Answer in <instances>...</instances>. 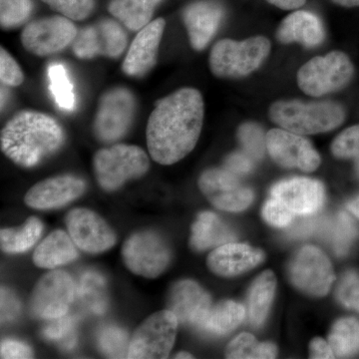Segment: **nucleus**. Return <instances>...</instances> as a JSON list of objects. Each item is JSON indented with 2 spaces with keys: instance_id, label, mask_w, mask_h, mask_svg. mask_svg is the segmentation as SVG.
Instances as JSON below:
<instances>
[{
  "instance_id": "1",
  "label": "nucleus",
  "mask_w": 359,
  "mask_h": 359,
  "mask_svg": "<svg viewBox=\"0 0 359 359\" xmlns=\"http://www.w3.org/2000/svg\"><path fill=\"white\" fill-rule=\"evenodd\" d=\"M204 100L199 90L182 88L157 101L147 124V146L158 164L173 165L197 145L203 122Z\"/></svg>"
},
{
  "instance_id": "2",
  "label": "nucleus",
  "mask_w": 359,
  "mask_h": 359,
  "mask_svg": "<svg viewBox=\"0 0 359 359\" xmlns=\"http://www.w3.org/2000/svg\"><path fill=\"white\" fill-rule=\"evenodd\" d=\"M65 139L62 127L53 117L23 110L6 123L0 143L6 157L21 167L32 168L57 152Z\"/></svg>"
},
{
  "instance_id": "3",
  "label": "nucleus",
  "mask_w": 359,
  "mask_h": 359,
  "mask_svg": "<svg viewBox=\"0 0 359 359\" xmlns=\"http://www.w3.org/2000/svg\"><path fill=\"white\" fill-rule=\"evenodd\" d=\"M269 118L280 128L299 135L325 133L337 129L346 119V110L334 101H276Z\"/></svg>"
},
{
  "instance_id": "4",
  "label": "nucleus",
  "mask_w": 359,
  "mask_h": 359,
  "mask_svg": "<svg viewBox=\"0 0 359 359\" xmlns=\"http://www.w3.org/2000/svg\"><path fill=\"white\" fill-rule=\"evenodd\" d=\"M271 52V42L264 36L250 37L243 41L223 39L217 42L210 53V68L219 78H240L261 67Z\"/></svg>"
},
{
  "instance_id": "5",
  "label": "nucleus",
  "mask_w": 359,
  "mask_h": 359,
  "mask_svg": "<svg viewBox=\"0 0 359 359\" xmlns=\"http://www.w3.org/2000/svg\"><path fill=\"white\" fill-rule=\"evenodd\" d=\"M93 167L99 185L112 192L147 173L150 160L138 146L117 144L99 150L94 156Z\"/></svg>"
},
{
  "instance_id": "6",
  "label": "nucleus",
  "mask_w": 359,
  "mask_h": 359,
  "mask_svg": "<svg viewBox=\"0 0 359 359\" xmlns=\"http://www.w3.org/2000/svg\"><path fill=\"white\" fill-rule=\"evenodd\" d=\"M353 75L351 58L344 52L332 51L302 65L297 72V84L306 95L323 97L344 88Z\"/></svg>"
},
{
  "instance_id": "7",
  "label": "nucleus",
  "mask_w": 359,
  "mask_h": 359,
  "mask_svg": "<svg viewBox=\"0 0 359 359\" xmlns=\"http://www.w3.org/2000/svg\"><path fill=\"white\" fill-rule=\"evenodd\" d=\"M136 98L128 88L115 87L106 91L99 100L93 131L103 143H114L125 136L136 114Z\"/></svg>"
},
{
  "instance_id": "8",
  "label": "nucleus",
  "mask_w": 359,
  "mask_h": 359,
  "mask_svg": "<svg viewBox=\"0 0 359 359\" xmlns=\"http://www.w3.org/2000/svg\"><path fill=\"white\" fill-rule=\"evenodd\" d=\"M179 320L169 309L143 321L130 340L128 358H167L176 339Z\"/></svg>"
},
{
  "instance_id": "9",
  "label": "nucleus",
  "mask_w": 359,
  "mask_h": 359,
  "mask_svg": "<svg viewBox=\"0 0 359 359\" xmlns=\"http://www.w3.org/2000/svg\"><path fill=\"white\" fill-rule=\"evenodd\" d=\"M122 257L135 275L155 278L169 266L171 252L155 231H142L133 233L123 245Z\"/></svg>"
},
{
  "instance_id": "10",
  "label": "nucleus",
  "mask_w": 359,
  "mask_h": 359,
  "mask_svg": "<svg viewBox=\"0 0 359 359\" xmlns=\"http://www.w3.org/2000/svg\"><path fill=\"white\" fill-rule=\"evenodd\" d=\"M292 285L311 297H325L334 283L335 276L328 257L318 248L306 245L297 250L289 264Z\"/></svg>"
},
{
  "instance_id": "11",
  "label": "nucleus",
  "mask_w": 359,
  "mask_h": 359,
  "mask_svg": "<svg viewBox=\"0 0 359 359\" xmlns=\"http://www.w3.org/2000/svg\"><path fill=\"white\" fill-rule=\"evenodd\" d=\"M78 29L72 20L63 15L39 18L28 23L21 33L25 50L45 57L65 50L73 43Z\"/></svg>"
},
{
  "instance_id": "12",
  "label": "nucleus",
  "mask_w": 359,
  "mask_h": 359,
  "mask_svg": "<svg viewBox=\"0 0 359 359\" xmlns=\"http://www.w3.org/2000/svg\"><path fill=\"white\" fill-rule=\"evenodd\" d=\"M128 44V35L117 21L104 18L93 25L78 30L73 41L72 51L80 59L97 56L118 58Z\"/></svg>"
},
{
  "instance_id": "13",
  "label": "nucleus",
  "mask_w": 359,
  "mask_h": 359,
  "mask_svg": "<svg viewBox=\"0 0 359 359\" xmlns=\"http://www.w3.org/2000/svg\"><path fill=\"white\" fill-rule=\"evenodd\" d=\"M76 287L63 271H53L42 276L35 285L30 309L36 318L53 320L67 314L75 299Z\"/></svg>"
},
{
  "instance_id": "14",
  "label": "nucleus",
  "mask_w": 359,
  "mask_h": 359,
  "mask_svg": "<svg viewBox=\"0 0 359 359\" xmlns=\"http://www.w3.org/2000/svg\"><path fill=\"white\" fill-rule=\"evenodd\" d=\"M199 187L205 198L223 211H244L254 200V193L249 187L226 168L205 171L201 175Z\"/></svg>"
},
{
  "instance_id": "15",
  "label": "nucleus",
  "mask_w": 359,
  "mask_h": 359,
  "mask_svg": "<svg viewBox=\"0 0 359 359\" xmlns=\"http://www.w3.org/2000/svg\"><path fill=\"white\" fill-rule=\"evenodd\" d=\"M266 150L276 164L285 168L313 172L320 167L321 162L320 154L304 135L283 128L268 132Z\"/></svg>"
},
{
  "instance_id": "16",
  "label": "nucleus",
  "mask_w": 359,
  "mask_h": 359,
  "mask_svg": "<svg viewBox=\"0 0 359 359\" xmlns=\"http://www.w3.org/2000/svg\"><path fill=\"white\" fill-rule=\"evenodd\" d=\"M66 226L73 242L84 252L99 254L115 245L114 231L95 212L72 210L66 217Z\"/></svg>"
},
{
  "instance_id": "17",
  "label": "nucleus",
  "mask_w": 359,
  "mask_h": 359,
  "mask_svg": "<svg viewBox=\"0 0 359 359\" xmlns=\"http://www.w3.org/2000/svg\"><path fill=\"white\" fill-rule=\"evenodd\" d=\"M271 197L299 216H311L320 211L325 199V188L318 180L295 177L278 182L271 191Z\"/></svg>"
},
{
  "instance_id": "18",
  "label": "nucleus",
  "mask_w": 359,
  "mask_h": 359,
  "mask_svg": "<svg viewBox=\"0 0 359 359\" xmlns=\"http://www.w3.org/2000/svg\"><path fill=\"white\" fill-rule=\"evenodd\" d=\"M86 184L79 177L66 174L39 182L25 196L26 205L32 209L50 210L63 207L84 193Z\"/></svg>"
},
{
  "instance_id": "19",
  "label": "nucleus",
  "mask_w": 359,
  "mask_h": 359,
  "mask_svg": "<svg viewBox=\"0 0 359 359\" xmlns=\"http://www.w3.org/2000/svg\"><path fill=\"white\" fill-rule=\"evenodd\" d=\"M165 25L166 22L163 18H157L136 35L122 65L123 72L127 76L142 77L154 67Z\"/></svg>"
},
{
  "instance_id": "20",
  "label": "nucleus",
  "mask_w": 359,
  "mask_h": 359,
  "mask_svg": "<svg viewBox=\"0 0 359 359\" xmlns=\"http://www.w3.org/2000/svg\"><path fill=\"white\" fill-rule=\"evenodd\" d=\"M168 306L177 316L179 323L199 330L212 308V299L197 283L181 280L172 287Z\"/></svg>"
},
{
  "instance_id": "21",
  "label": "nucleus",
  "mask_w": 359,
  "mask_h": 359,
  "mask_svg": "<svg viewBox=\"0 0 359 359\" xmlns=\"http://www.w3.org/2000/svg\"><path fill=\"white\" fill-rule=\"evenodd\" d=\"M224 18V9L218 4L199 1L187 6L183 20L191 46L195 50H203L214 39Z\"/></svg>"
},
{
  "instance_id": "22",
  "label": "nucleus",
  "mask_w": 359,
  "mask_h": 359,
  "mask_svg": "<svg viewBox=\"0 0 359 359\" xmlns=\"http://www.w3.org/2000/svg\"><path fill=\"white\" fill-rule=\"evenodd\" d=\"M264 252L245 244L219 245L208 257V266L222 276H235L250 271L264 261Z\"/></svg>"
},
{
  "instance_id": "23",
  "label": "nucleus",
  "mask_w": 359,
  "mask_h": 359,
  "mask_svg": "<svg viewBox=\"0 0 359 359\" xmlns=\"http://www.w3.org/2000/svg\"><path fill=\"white\" fill-rule=\"evenodd\" d=\"M325 32L320 18L309 11H297L290 14L278 26L276 39L282 43H299L316 47L323 43Z\"/></svg>"
},
{
  "instance_id": "24",
  "label": "nucleus",
  "mask_w": 359,
  "mask_h": 359,
  "mask_svg": "<svg viewBox=\"0 0 359 359\" xmlns=\"http://www.w3.org/2000/svg\"><path fill=\"white\" fill-rule=\"evenodd\" d=\"M76 247L69 233L62 230L54 231L36 248L33 262L39 268H57L77 259Z\"/></svg>"
},
{
  "instance_id": "25",
  "label": "nucleus",
  "mask_w": 359,
  "mask_h": 359,
  "mask_svg": "<svg viewBox=\"0 0 359 359\" xmlns=\"http://www.w3.org/2000/svg\"><path fill=\"white\" fill-rule=\"evenodd\" d=\"M235 240L236 235L233 230L214 212H202L192 226L190 243L196 250L218 248Z\"/></svg>"
},
{
  "instance_id": "26",
  "label": "nucleus",
  "mask_w": 359,
  "mask_h": 359,
  "mask_svg": "<svg viewBox=\"0 0 359 359\" xmlns=\"http://www.w3.org/2000/svg\"><path fill=\"white\" fill-rule=\"evenodd\" d=\"M316 226L337 256L347 254L359 233L358 226L346 212H340L320 223L316 222Z\"/></svg>"
},
{
  "instance_id": "27",
  "label": "nucleus",
  "mask_w": 359,
  "mask_h": 359,
  "mask_svg": "<svg viewBox=\"0 0 359 359\" xmlns=\"http://www.w3.org/2000/svg\"><path fill=\"white\" fill-rule=\"evenodd\" d=\"M163 0H112L110 13L132 32H140L152 21Z\"/></svg>"
},
{
  "instance_id": "28",
  "label": "nucleus",
  "mask_w": 359,
  "mask_h": 359,
  "mask_svg": "<svg viewBox=\"0 0 359 359\" xmlns=\"http://www.w3.org/2000/svg\"><path fill=\"white\" fill-rule=\"evenodd\" d=\"M276 287V276L271 271H264L252 283L248 299V313L252 327H261L266 320L275 297Z\"/></svg>"
},
{
  "instance_id": "29",
  "label": "nucleus",
  "mask_w": 359,
  "mask_h": 359,
  "mask_svg": "<svg viewBox=\"0 0 359 359\" xmlns=\"http://www.w3.org/2000/svg\"><path fill=\"white\" fill-rule=\"evenodd\" d=\"M245 316L244 306L226 301L212 306L199 330L208 334L222 335L231 332L243 323Z\"/></svg>"
},
{
  "instance_id": "30",
  "label": "nucleus",
  "mask_w": 359,
  "mask_h": 359,
  "mask_svg": "<svg viewBox=\"0 0 359 359\" xmlns=\"http://www.w3.org/2000/svg\"><path fill=\"white\" fill-rule=\"evenodd\" d=\"M76 294L83 308L90 313L101 316L107 311V283L100 273H85L76 287Z\"/></svg>"
},
{
  "instance_id": "31",
  "label": "nucleus",
  "mask_w": 359,
  "mask_h": 359,
  "mask_svg": "<svg viewBox=\"0 0 359 359\" xmlns=\"http://www.w3.org/2000/svg\"><path fill=\"white\" fill-rule=\"evenodd\" d=\"M43 231V224L39 219L32 217L20 229H2L0 233V245L4 252L21 254L27 252L36 244Z\"/></svg>"
},
{
  "instance_id": "32",
  "label": "nucleus",
  "mask_w": 359,
  "mask_h": 359,
  "mask_svg": "<svg viewBox=\"0 0 359 359\" xmlns=\"http://www.w3.org/2000/svg\"><path fill=\"white\" fill-rule=\"evenodd\" d=\"M328 342L335 358H348L359 353V321L341 318L334 323Z\"/></svg>"
},
{
  "instance_id": "33",
  "label": "nucleus",
  "mask_w": 359,
  "mask_h": 359,
  "mask_svg": "<svg viewBox=\"0 0 359 359\" xmlns=\"http://www.w3.org/2000/svg\"><path fill=\"white\" fill-rule=\"evenodd\" d=\"M276 346L269 342H259L250 334H242L231 340L226 347V358H275Z\"/></svg>"
},
{
  "instance_id": "34",
  "label": "nucleus",
  "mask_w": 359,
  "mask_h": 359,
  "mask_svg": "<svg viewBox=\"0 0 359 359\" xmlns=\"http://www.w3.org/2000/svg\"><path fill=\"white\" fill-rule=\"evenodd\" d=\"M48 79L51 94L59 108L65 111L74 110V87L65 66L61 63H51L48 67Z\"/></svg>"
},
{
  "instance_id": "35",
  "label": "nucleus",
  "mask_w": 359,
  "mask_h": 359,
  "mask_svg": "<svg viewBox=\"0 0 359 359\" xmlns=\"http://www.w3.org/2000/svg\"><path fill=\"white\" fill-rule=\"evenodd\" d=\"M100 351L111 358H128L130 340L122 328L106 327L98 334Z\"/></svg>"
},
{
  "instance_id": "36",
  "label": "nucleus",
  "mask_w": 359,
  "mask_h": 359,
  "mask_svg": "<svg viewBox=\"0 0 359 359\" xmlns=\"http://www.w3.org/2000/svg\"><path fill=\"white\" fill-rule=\"evenodd\" d=\"M50 323L44 328L45 339L58 342L66 349L73 348L76 346V318L73 316H61L53 318Z\"/></svg>"
},
{
  "instance_id": "37",
  "label": "nucleus",
  "mask_w": 359,
  "mask_h": 359,
  "mask_svg": "<svg viewBox=\"0 0 359 359\" xmlns=\"http://www.w3.org/2000/svg\"><path fill=\"white\" fill-rule=\"evenodd\" d=\"M32 0H0V25L4 29L18 27L29 18Z\"/></svg>"
},
{
  "instance_id": "38",
  "label": "nucleus",
  "mask_w": 359,
  "mask_h": 359,
  "mask_svg": "<svg viewBox=\"0 0 359 359\" xmlns=\"http://www.w3.org/2000/svg\"><path fill=\"white\" fill-rule=\"evenodd\" d=\"M238 138L245 153L254 160L264 157L266 150V135L256 123H245L238 128Z\"/></svg>"
},
{
  "instance_id": "39",
  "label": "nucleus",
  "mask_w": 359,
  "mask_h": 359,
  "mask_svg": "<svg viewBox=\"0 0 359 359\" xmlns=\"http://www.w3.org/2000/svg\"><path fill=\"white\" fill-rule=\"evenodd\" d=\"M332 154L339 159H351L359 176V125L342 131L332 144Z\"/></svg>"
},
{
  "instance_id": "40",
  "label": "nucleus",
  "mask_w": 359,
  "mask_h": 359,
  "mask_svg": "<svg viewBox=\"0 0 359 359\" xmlns=\"http://www.w3.org/2000/svg\"><path fill=\"white\" fill-rule=\"evenodd\" d=\"M71 20H83L93 11L94 0H41Z\"/></svg>"
},
{
  "instance_id": "41",
  "label": "nucleus",
  "mask_w": 359,
  "mask_h": 359,
  "mask_svg": "<svg viewBox=\"0 0 359 359\" xmlns=\"http://www.w3.org/2000/svg\"><path fill=\"white\" fill-rule=\"evenodd\" d=\"M337 297L340 304L359 313V275L347 271L337 285Z\"/></svg>"
},
{
  "instance_id": "42",
  "label": "nucleus",
  "mask_w": 359,
  "mask_h": 359,
  "mask_svg": "<svg viewBox=\"0 0 359 359\" xmlns=\"http://www.w3.org/2000/svg\"><path fill=\"white\" fill-rule=\"evenodd\" d=\"M25 74L15 59L1 47L0 51V81L7 87H16L23 83Z\"/></svg>"
},
{
  "instance_id": "43",
  "label": "nucleus",
  "mask_w": 359,
  "mask_h": 359,
  "mask_svg": "<svg viewBox=\"0 0 359 359\" xmlns=\"http://www.w3.org/2000/svg\"><path fill=\"white\" fill-rule=\"evenodd\" d=\"M295 215L280 200L271 197L263 208V217L271 226L285 228L289 226Z\"/></svg>"
},
{
  "instance_id": "44",
  "label": "nucleus",
  "mask_w": 359,
  "mask_h": 359,
  "mask_svg": "<svg viewBox=\"0 0 359 359\" xmlns=\"http://www.w3.org/2000/svg\"><path fill=\"white\" fill-rule=\"evenodd\" d=\"M254 159L247 153H233L226 158L224 162V168L237 176H244L252 172L254 168Z\"/></svg>"
},
{
  "instance_id": "45",
  "label": "nucleus",
  "mask_w": 359,
  "mask_h": 359,
  "mask_svg": "<svg viewBox=\"0 0 359 359\" xmlns=\"http://www.w3.org/2000/svg\"><path fill=\"white\" fill-rule=\"evenodd\" d=\"M0 358H32L30 347L18 340L7 339L2 341L0 348Z\"/></svg>"
},
{
  "instance_id": "46",
  "label": "nucleus",
  "mask_w": 359,
  "mask_h": 359,
  "mask_svg": "<svg viewBox=\"0 0 359 359\" xmlns=\"http://www.w3.org/2000/svg\"><path fill=\"white\" fill-rule=\"evenodd\" d=\"M20 304L13 292L6 289L1 290V321L14 320L20 313Z\"/></svg>"
},
{
  "instance_id": "47",
  "label": "nucleus",
  "mask_w": 359,
  "mask_h": 359,
  "mask_svg": "<svg viewBox=\"0 0 359 359\" xmlns=\"http://www.w3.org/2000/svg\"><path fill=\"white\" fill-rule=\"evenodd\" d=\"M311 358H334L335 355L332 351L330 342L323 339H314L309 346Z\"/></svg>"
},
{
  "instance_id": "48",
  "label": "nucleus",
  "mask_w": 359,
  "mask_h": 359,
  "mask_svg": "<svg viewBox=\"0 0 359 359\" xmlns=\"http://www.w3.org/2000/svg\"><path fill=\"white\" fill-rule=\"evenodd\" d=\"M266 1L278 8L285 9V11H294V9L304 6L306 0H266Z\"/></svg>"
},
{
  "instance_id": "49",
  "label": "nucleus",
  "mask_w": 359,
  "mask_h": 359,
  "mask_svg": "<svg viewBox=\"0 0 359 359\" xmlns=\"http://www.w3.org/2000/svg\"><path fill=\"white\" fill-rule=\"evenodd\" d=\"M347 208L359 219V196L355 199L351 201V202H349Z\"/></svg>"
},
{
  "instance_id": "50",
  "label": "nucleus",
  "mask_w": 359,
  "mask_h": 359,
  "mask_svg": "<svg viewBox=\"0 0 359 359\" xmlns=\"http://www.w3.org/2000/svg\"><path fill=\"white\" fill-rule=\"evenodd\" d=\"M334 4L344 7L359 6V0H332Z\"/></svg>"
},
{
  "instance_id": "51",
  "label": "nucleus",
  "mask_w": 359,
  "mask_h": 359,
  "mask_svg": "<svg viewBox=\"0 0 359 359\" xmlns=\"http://www.w3.org/2000/svg\"><path fill=\"white\" fill-rule=\"evenodd\" d=\"M9 99V92L8 89L4 88L2 87L1 88V109L4 110V108L6 107L7 101H8Z\"/></svg>"
},
{
  "instance_id": "52",
  "label": "nucleus",
  "mask_w": 359,
  "mask_h": 359,
  "mask_svg": "<svg viewBox=\"0 0 359 359\" xmlns=\"http://www.w3.org/2000/svg\"><path fill=\"white\" fill-rule=\"evenodd\" d=\"M176 358H193L192 354L188 353H180L175 356Z\"/></svg>"
}]
</instances>
